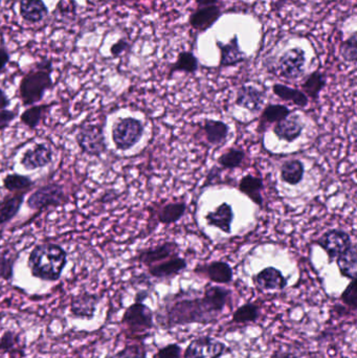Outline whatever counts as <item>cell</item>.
<instances>
[{"mask_svg": "<svg viewBox=\"0 0 357 358\" xmlns=\"http://www.w3.org/2000/svg\"><path fill=\"white\" fill-rule=\"evenodd\" d=\"M76 141L80 150L90 157H101L107 149L104 130L100 125H83L76 133Z\"/></svg>", "mask_w": 357, "mask_h": 358, "instance_id": "52a82bcc", "label": "cell"}, {"mask_svg": "<svg viewBox=\"0 0 357 358\" xmlns=\"http://www.w3.org/2000/svg\"><path fill=\"white\" fill-rule=\"evenodd\" d=\"M326 77L320 70L312 72L307 78L302 83V92L306 95L307 98L312 100H318L320 97V92L326 86Z\"/></svg>", "mask_w": 357, "mask_h": 358, "instance_id": "4dcf8cb0", "label": "cell"}, {"mask_svg": "<svg viewBox=\"0 0 357 358\" xmlns=\"http://www.w3.org/2000/svg\"><path fill=\"white\" fill-rule=\"evenodd\" d=\"M304 124L298 115H288L274 127V133L278 139L292 143L303 132Z\"/></svg>", "mask_w": 357, "mask_h": 358, "instance_id": "ffe728a7", "label": "cell"}, {"mask_svg": "<svg viewBox=\"0 0 357 358\" xmlns=\"http://www.w3.org/2000/svg\"><path fill=\"white\" fill-rule=\"evenodd\" d=\"M54 103H48V104L33 105L30 108L26 109L20 115V121L22 124L26 125L28 128L36 129L41 123L42 119L50 112V109L54 106Z\"/></svg>", "mask_w": 357, "mask_h": 358, "instance_id": "f1b7e54d", "label": "cell"}, {"mask_svg": "<svg viewBox=\"0 0 357 358\" xmlns=\"http://www.w3.org/2000/svg\"><path fill=\"white\" fill-rule=\"evenodd\" d=\"M187 267V263L185 259L175 256L148 267V272L153 278L163 280V279H171L178 276Z\"/></svg>", "mask_w": 357, "mask_h": 358, "instance_id": "d6986e66", "label": "cell"}, {"mask_svg": "<svg viewBox=\"0 0 357 358\" xmlns=\"http://www.w3.org/2000/svg\"><path fill=\"white\" fill-rule=\"evenodd\" d=\"M52 62L43 59L22 77L19 84V98L23 106H33L43 99L52 88Z\"/></svg>", "mask_w": 357, "mask_h": 358, "instance_id": "3957f363", "label": "cell"}, {"mask_svg": "<svg viewBox=\"0 0 357 358\" xmlns=\"http://www.w3.org/2000/svg\"><path fill=\"white\" fill-rule=\"evenodd\" d=\"M260 315H261V309L257 303H246L234 312L232 323H253L259 319Z\"/></svg>", "mask_w": 357, "mask_h": 358, "instance_id": "836d02e7", "label": "cell"}, {"mask_svg": "<svg viewBox=\"0 0 357 358\" xmlns=\"http://www.w3.org/2000/svg\"><path fill=\"white\" fill-rule=\"evenodd\" d=\"M196 274L205 275L211 282L216 284H229L233 281V268L225 261H213L209 264L201 265L195 268Z\"/></svg>", "mask_w": 357, "mask_h": 358, "instance_id": "e0dca14e", "label": "cell"}, {"mask_svg": "<svg viewBox=\"0 0 357 358\" xmlns=\"http://www.w3.org/2000/svg\"><path fill=\"white\" fill-rule=\"evenodd\" d=\"M306 52L298 46L289 48L278 59L277 68L279 76L286 80H296L305 72Z\"/></svg>", "mask_w": 357, "mask_h": 358, "instance_id": "ba28073f", "label": "cell"}, {"mask_svg": "<svg viewBox=\"0 0 357 358\" xmlns=\"http://www.w3.org/2000/svg\"><path fill=\"white\" fill-rule=\"evenodd\" d=\"M66 201H68V196L64 191L63 186L52 183L38 188L28 198L26 204L33 211L40 212L50 206L56 208L61 206Z\"/></svg>", "mask_w": 357, "mask_h": 358, "instance_id": "8992f818", "label": "cell"}, {"mask_svg": "<svg viewBox=\"0 0 357 358\" xmlns=\"http://www.w3.org/2000/svg\"><path fill=\"white\" fill-rule=\"evenodd\" d=\"M112 358H147V349L143 343L127 345Z\"/></svg>", "mask_w": 357, "mask_h": 358, "instance_id": "ab89813d", "label": "cell"}, {"mask_svg": "<svg viewBox=\"0 0 357 358\" xmlns=\"http://www.w3.org/2000/svg\"><path fill=\"white\" fill-rule=\"evenodd\" d=\"M187 204L185 202H172L166 204L159 212V220L163 224H172L185 216Z\"/></svg>", "mask_w": 357, "mask_h": 358, "instance_id": "1f68e13d", "label": "cell"}, {"mask_svg": "<svg viewBox=\"0 0 357 358\" xmlns=\"http://www.w3.org/2000/svg\"><path fill=\"white\" fill-rule=\"evenodd\" d=\"M216 46L221 52V59H219L221 68H231L245 61L246 54L241 50L238 35H234L227 43L217 40Z\"/></svg>", "mask_w": 357, "mask_h": 358, "instance_id": "2e32d148", "label": "cell"}, {"mask_svg": "<svg viewBox=\"0 0 357 358\" xmlns=\"http://www.w3.org/2000/svg\"><path fill=\"white\" fill-rule=\"evenodd\" d=\"M266 99L265 92L253 86V85H243L238 89L236 97V104L242 108L247 109L255 113L261 110L262 105Z\"/></svg>", "mask_w": 357, "mask_h": 358, "instance_id": "ac0fdd59", "label": "cell"}, {"mask_svg": "<svg viewBox=\"0 0 357 358\" xmlns=\"http://www.w3.org/2000/svg\"><path fill=\"white\" fill-rule=\"evenodd\" d=\"M340 57L344 61L349 63H356L357 60V33L353 32L340 46Z\"/></svg>", "mask_w": 357, "mask_h": 358, "instance_id": "f35d334b", "label": "cell"}, {"mask_svg": "<svg viewBox=\"0 0 357 358\" xmlns=\"http://www.w3.org/2000/svg\"><path fill=\"white\" fill-rule=\"evenodd\" d=\"M52 161H54V152L52 148L46 143H39L23 153L20 163L28 171H33L50 165Z\"/></svg>", "mask_w": 357, "mask_h": 358, "instance_id": "7c38bea8", "label": "cell"}, {"mask_svg": "<svg viewBox=\"0 0 357 358\" xmlns=\"http://www.w3.org/2000/svg\"><path fill=\"white\" fill-rule=\"evenodd\" d=\"M253 282L262 291L283 290L287 286V279L276 267H266L253 277Z\"/></svg>", "mask_w": 357, "mask_h": 358, "instance_id": "5bb4252c", "label": "cell"}, {"mask_svg": "<svg viewBox=\"0 0 357 358\" xmlns=\"http://www.w3.org/2000/svg\"><path fill=\"white\" fill-rule=\"evenodd\" d=\"M21 335L14 330H7L0 337V352L1 353L18 354L22 351Z\"/></svg>", "mask_w": 357, "mask_h": 358, "instance_id": "e575fe53", "label": "cell"}, {"mask_svg": "<svg viewBox=\"0 0 357 358\" xmlns=\"http://www.w3.org/2000/svg\"><path fill=\"white\" fill-rule=\"evenodd\" d=\"M99 303H100V297L96 293L88 292V291L78 293L72 297L70 302V315L74 319L90 321L96 315Z\"/></svg>", "mask_w": 357, "mask_h": 358, "instance_id": "8fae6325", "label": "cell"}, {"mask_svg": "<svg viewBox=\"0 0 357 358\" xmlns=\"http://www.w3.org/2000/svg\"><path fill=\"white\" fill-rule=\"evenodd\" d=\"M292 111L285 105H268L261 115V124L268 125L280 122L290 115Z\"/></svg>", "mask_w": 357, "mask_h": 358, "instance_id": "8d00e7d4", "label": "cell"}, {"mask_svg": "<svg viewBox=\"0 0 357 358\" xmlns=\"http://www.w3.org/2000/svg\"><path fill=\"white\" fill-rule=\"evenodd\" d=\"M199 68V60L194 52H179L176 61L172 64L169 76L172 77L175 72H185V74H195Z\"/></svg>", "mask_w": 357, "mask_h": 358, "instance_id": "f546056e", "label": "cell"}, {"mask_svg": "<svg viewBox=\"0 0 357 358\" xmlns=\"http://www.w3.org/2000/svg\"><path fill=\"white\" fill-rule=\"evenodd\" d=\"M316 244L326 252L329 263H332L343 252L350 248L352 242L348 232L340 228H334L325 232L316 240Z\"/></svg>", "mask_w": 357, "mask_h": 358, "instance_id": "9c48e42d", "label": "cell"}, {"mask_svg": "<svg viewBox=\"0 0 357 358\" xmlns=\"http://www.w3.org/2000/svg\"><path fill=\"white\" fill-rule=\"evenodd\" d=\"M10 104H11V100H10L9 97L3 92V89L0 88V110L7 109Z\"/></svg>", "mask_w": 357, "mask_h": 358, "instance_id": "bcb514c9", "label": "cell"}, {"mask_svg": "<svg viewBox=\"0 0 357 358\" xmlns=\"http://www.w3.org/2000/svg\"><path fill=\"white\" fill-rule=\"evenodd\" d=\"M181 351L183 349L181 346L177 344H170L161 348L154 358H181Z\"/></svg>", "mask_w": 357, "mask_h": 358, "instance_id": "b9f144b4", "label": "cell"}, {"mask_svg": "<svg viewBox=\"0 0 357 358\" xmlns=\"http://www.w3.org/2000/svg\"><path fill=\"white\" fill-rule=\"evenodd\" d=\"M234 217H235V214H234L231 204L223 202L221 206H218L214 211L209 212L205 215V221L210 226L219 228L225 234H231Z\"/></svg>", "mask_w": 357, "mask_h": 358, "instance_id": "44dd1931", "label": "cell"}, {"mask_svg": "<svg viewBox=\"0 0 357 358\" xmlns=\"http://www.w3.org/2000/svg\"><path fill=\"white\" fill-rule=\"evenodd\" d=\"M340 275L349 280H356L357 246L352 243L336 259Z\"/></svg>", "mask_w": 357, "mask_h": 358, "instance_id": "cb8c5ba5", "label": "cell"}, {"mask_svg": "<svg viewBox=\"0 0 357 358\" xmlns=\"http://www.w3.org/2000/svg\"><path fill=\"white\" fill-rule=\"evenodd\" d=\"M305 167L300 159L286 161L281 166V179L290 186H296L303 181Z\"/></svg>", "mask_w": 357, "mask_h": 358, "instance_id": "83f0119b", "label": "cell"}, {"mask_svg": "<svg viewBox=\"0 0 357 358\" xmlns=\"http://www.w3.org/2000/svg\"><path fill=\"white\" fill-rule=\"evenodd\" d=\"M179 250V246L175 242H163L159 246L152 248H147L137 256V260L141 264L145 266L150 267L157 263L163 262V261L168 260L177 256Z\"/></svg>", "mask_w": 357, "mask_h": 358, "instance_id": "4fadbf2b", "label": "cell"}, {"mask_svg": "<svg viewBox=\"0 0 357 358\" xmlns=\"http://www.w3.org/2000/svg\"><path fill=\"white\" fill-rule=\"evenodd\" d=\"M129 48H130L129 42L127 41L126 39H124V38H122V39L116 41V43L110 48V52H112V57L116 58V57L121 56L123 52H126Z\"/></svg>", "mask_w": 357, "mask_h": 358, "instance_id": "ee69618b", "label": "cell"}, {"mask_svg": "<svg viewBox=\"0 0 357 358\" xmlns=\"http://www.w3.org/2000/svg\"><path fill=\"white\" fill-rule=\"evenodd\" d=\"M10 62V54L5 46H0V74L5 70L6 66Z\"/></svg>", "mask_w": 357, "mask_h": 358, "instance_id": "f6af8a7d", "label": "cell"}, {"mask_svg": "<svg viewBox=\"0 0 357 358\" xmlns=\"http://www.w3.org/2000/svg\"><path fill=\"white\" fill-rule=\"evenodd\" d=\"M264 183L261 178L256 177V176L247 174L243 176L239 183V191L244 195L247 196L254 203L259 206L260 208L263 206V197H262V190H263Z\"/></svg>", "mask_w": 357, "mask_h": 358, "instance_id": "d4e9b609", "label": "cell"}, {"mask_svg": "<svg viewBox=\"0 0 357 358\" xmlns=\"http://www.w3.org/2000/svg\"><path fill=\"white\" fill-rule=\"evenodd\" d=\"M26 192L7 195L0 201V226L9 223L17 216L26 198Z\"/></svg>", "mask_w": 357, "mask_h": 358, "instance_id": "603a6c76", "label": "cell"}, {"mask_svg": "<svg viewBox=\"0 0 357 358\" xmlns=\"http://www.w3.org/2000/svg\"><path fill=\"white\" fill-rule=\"evenodd\" d=\"M28 265L34 278L56 282L68 265V252L59 244H39L30 254Z\"/></svg>", "mask_w": 357, "mask_h": 358, "instance_id": "7a4b0ae2", "label": "cell"}, {"mask_svg": "<svg viewBox=\"0 0 357 358\" xmlns=\"http://www.w3.org/2000/svg\"><path fill=\"white\" fill-rule=\"evenodd\" d=\"M221 0H195V3L199 8L210 7V6H215L219 3Z\"/></svg>", "mask_w": 357, "mask_h": 358, "instance_id": "7dc6e473", "label": "cell"}, {"mask_svg": "<svg viewBox=\"0 0 357 358\" xmlns=\"http://www.w3.org/2000/svg\"><path fill=\"white\" fill-rule=\"evenodd\" d=\"M232 291L221 286H207L201 297H175L157 315L161 327L190 324H212L223 312L231 300Z\"/></svg>", "mask_w": 357, "mask_h": 358, "instance_id": "6da1fadb", "label": "cell"}, {"mask_svg": "<svg viewBox=\"0 0 357 358\" xmlns=\"http://www.w3.org/2000/svg\"><path fill=\"white\" fill-rule=\"evenodd\" d=\"M3 187L12 193L19 192H28L32 189L35 183L32 181L30 176L21 175V174H8L3 179Z\"/></svg>", "mask_w": 357, "mask_h": 358, "instance_id": "d6a6232c", "label": "cell"}, {"mask_svg": "<svg viewBox=\"0 0 357 358\" xmlns=\"http://www.w3.org/2000/svg\"><path fill=\"white\" fill-rule=\"evenodd\" d=\"M227 351L223 341L211 337H201L192 341L183 353V358H219Z\"/></svg>", "mask_w": 357, "mask_h": 358, "instance_id": "30bf717a", "label": "cell"}, {"mask_svg": "<svg viewBox=\"0 0 357 358\" xmlns=\"http://www.w3.org/2000/svg\"><path fill=\"white\" fill-rule=\"evenodd\" d=\"M122 324L128 335L140 339L154 328V315L144 303L135 302L125 310Z\"/></svg>", "mask_w": 357, "mask_h": 358, "instance_id": "277c9868", "label": "cell"}, {"mask_svg": "<svg viewBox=\"0 0 357 358\" xmlns=\"http://www.w3.org/2000/svg\"><path fill=\"white\" fill-rule=\"evenodd\" d=\"M343 303L348 306L351 310L355 311L357 309V291H356V280L351 281L350 284L346 287L343 291L342 297Z\"/></svg>", "mask_w": 357, "mask_h": 358, "instance_id": "60d3db41", "label": "cell"}, {"mask_svg": "<svg viewBox=\"0 0 357 358\" xmlns=\"http://www.w3.org/2000/svg\"><path fill=\"white\" fill-rule=\"evenodd\" d=\"M246 155L242 149H237V148H232L227 152L223 153L217 163L223 168V169H237L241 167L242 163L245 161Z\"/></svg>", "mask_w": 357, "mask_h": 358, "instance_id": "74e56055", "label": "cell"}, {"mask_svg": "<svg viewBox=\"0 0 357 358\" xmlns=\"http://www.w3.org/2000/svg\"><path fill=\"white\" fill-rule=\"evenodd\" d=\"M122 1H126V3H130V1H136V0H122Z\"/></svg>", "mask_w": 357, "mask_h": 358, "instance_id": "681fc988", "label": "cell"}, {"mask_svg": "<svg viewBox=\"0 0 357 358\" xmlns=\"http://www.w3.org/2000/svg\"><path fill=\"white\" fill-rule=\"evenodd\" d=\"M272 92H274L278 98L282 99L286 102L292 103L296 106L300 108H305L308 105V98L300 89L292 88L287 85L280 84L276 83L272 86Z\"/></svg>", "mask_w": 357, "mask_h": 358, "instance_id": "4316f807", "label": "cell"}, {"mask_svg": "<svg viewBox=\"0 0 357 358\" xmlns=\"http://www.w3.org/2000/svg\"><path fill=\"white\" fill-rule=\"evenodd\" d=\"M203 131L207 143L213 146H219L229 137V127L221 121L207 119L205 121Z\"/></svg>", "mask_w": 357, "mask_h": 358, "instance_id": "484cf974", "label": "cell"}, {"mask_svg": "<svg viewBox=\"0 0 357 358\" xmlns=\"http://www.w3.org/2000/svg\"><path fill=\"white\" fill-rule=\"evenodd\" d=\"M19 255L11 250L0 254V279L10 282L14 278V268Z\"/></svg>", "mask_w": 357, "mask_h": 358, "instance_id": "d590c367", "label": "cell"}, {"mask_svg": "<svg viewBox=\"0 0 357 358\" xmlns=\"http://www.w3.org/2000/svg\"><path fill=\"white\" fill-rule=\"evenodd\" d=\"M145 127L142 121L135 117H121L112 126V141L121 151L130 150L142 139Z\"/></svg>", "mask_w": 357, "mask_h": 358, "instance_id": "5b68a950", "label": "cell"}, {"mask_svg": "<svg viewBox=\"0 0 357 358\" xmlns=\"http://www.w3.org/2000/svg\"><path fill=\"white\" fill-rule=\"evenodd\" d=\"M19 13L29 23H39L48 16V9L43 0H20Z\"/></svg>", "mask_w": 357, "mask_h": 358, "instance_id": "7402d4cb", "label": "cell"}, {"mask_svg": "<svg viewBox=\"0 0 357 358\" xmlns=\"http://www.w3.org/2000/svg\"><path fill=\"white\" fill-rule=\"evenodd\" d=\"M148 297V292L147 291H139L135 295V302L144 303L145 299Z\"/></svg>", "mask_w": 357, "mask_h": 358, "instance_id": "c3c4849f", "label": "cell"}, {"mask_svg": "<svg viewBox=\"0 0 357 358\" xmlns=\"http://www.w3.org/2000/svg\"><path fill=\"white\" fill-rule=\"evenodd\" d=\"M221 16H223V10L219 6L199 8L190 16V26L195 31L203 33L213 28L214 24L221 19Z\"/></svg>", "mask_w": 357, "mask_h": 358, "instance_id": "9a60e30c", "label": "cell"}, {"mask_svg": "<svg viewBox=\"0 0 357 358\" xmlns=\"http://www.w3.org/2000/svg\"><path fill=\"white\" fill-rule=\"evenodd\" d=\"M16 117H17V112L15 110H8V109L0 110V131L8 128Z\"/></svg>", "mask_w": 357, "mask_h": 358, "instance_id": "7bdbcfd3", "label": "cell"}]
</instances>
